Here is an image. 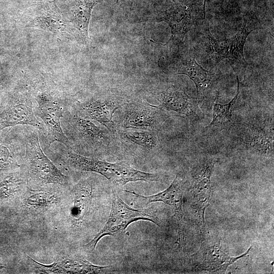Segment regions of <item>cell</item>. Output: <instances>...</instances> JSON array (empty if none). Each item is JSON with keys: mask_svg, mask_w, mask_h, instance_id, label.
<instances>
[{"mask_svg": "<svg viewBox=\"0 0 274 274\" xmlns=\"http://www.w3.org/2000/svg\"><path fill=\"white\" fill-rule=\"evenodd\" d=\"M58 156L70 168L99 174L119 187L132 182L163 181L162 175L137 170L125 161L111 163L79 154L65 147L60 150Z\"/></svg>", "mask_w": 274, "mask_h": 274, "instance_id": "cell-1", "label": "cell"}, {"mask_svg": "<svg viewBox=\"0 0 274 274\" xmlns=\"http://www.w3.org/2000/svg\"><path fill=\"white\" fill-rule=\"evenodd\" d=\"M160 102L158 107L181 115L190 117L196 115L197 102L191 98L185 91L172 86L161 92L157 98Z\"/></svg>", "mask_w": 274, "mask_h": 274, "instance_id": "cell-17", "label": "cell"}, {"mask_svg": "<svg viewBox=\"0 0 274 274\" xmlns=\"http://www.w3.org/2000/svg\"><path fill=\"white\" fill-rule=\"evenodd\" d=\"M206 2H207V0H204L203 6V18H205V16H206Z\"/></svg>", "mask_w": 274, "mask_h": 274, "instance_id": "cell-23", "label": "cell"}, {"mask_svg": "<svg viewBox=\"0 0 274 274\" xmlns=\"http://www.w3.org/2000/svg\"><path fill=\"white\" fill-rule=\"evenodd\" d=\"M100 0H56L60 15L71 22L81 38H88V26L91 12Z\"/></svg>", "mask_w": 274, "mask_h": 274, "instance_id": "cell-13", "label": "cell"}, {"mask_svg": "<svg viewBox=\"0 0 274 274\" xmlns=\"http://www.w3.org/2000/svg\"><path fill=\"white\" fill-rule=\"evenodd\" d=\"M251 248L252 246L250 247L245 253L237 257H230L223 251L220 242L212 244L204 240L193 255L194 267L197 270L224 273L229 266L246 256Z\"/></svg>", "mask_w": 274, "mask_h": 274, "instance_id": "cell-10", "label": "cell"}, {"mask_svg": "<svg viewBox=\"0 0 274 274\" xmlns=\"http://www.w3.org/2000/svg\"><path fill=\"white\" fill-rule=\"evenodd\" d=\"M63 131L70 144V149L78 145L96 150L110 143L109 132L89 119L64 111L61 121Z\"/></svg>", "mask_w": 274, "mask_h": 274, "instance_id": "cell-5", "label": "cell"}, {"mask_svg": "<svg viewBox=\"0 0 274 274\" xmlns=\"http://www.w3.org/2000/svg\"><path fill=\"white\" fill-rule=\"evenodd\" d=\"M73 199L70 208V217L75 225H80L87 219L91 209L93 184L91 180L79 182L73 190Z\"/></svg>", "mask_w": 274, "mask_h": 274, "instance_id": "cell-18", "label": "cell"}, {"mask_svg": "<svg viewBox=\"0 0 274 274\" xmlns=\"http://www.w3.org/2000/svg\"><path fill=\"white\" fill-rule=\"evenodd\" d=\"M36 273H105L113 270V266H98L77 256L59 258L51 264L46 265L27 256Z\"/></svg>", "mask_w": 274, "mask_h": 274, "instance_id": "cell-12", "label": "cell"}, {"mask_svg": "<svg viewBox=\"0 0 274 274\" xmlns=\"http://www.w3.org/2000/svg\"><path fill=\"white\" fill-rule=\"evenodd\" d=\"M260 22L253 17L244 16L241 29L230 38L216 40L212 35L209 27L208 36L211 48L212 58L216 63L225 58H234L240 62L246 68L247 62L244 55V47L249 34L260 28Z\"/></svg>", "mask_w": 274, "mask_h": 274, "instance_id": "cell-7", "label": "cell"}, {"mask_svg": "<svg viewBox=\"0 0 274 274\" xmlns=\"http://www.w3.org/2000/svg\"><path fill=\"white\" fill-rule=\"evenodd\" d=\"M185 181L183 177L177 175L169 186L164 190L155 194L143 196L134 192L123 190L133 194L137 202L143 206H147L151 202H162L172 207L174 212L177 224L178 247L182 249L185 244L184 214L182 210V198Z\"/></svg>", "mask_w": 274, "mask_h": 274, "instance_id": "cell-8", "label": "cell"}, {"mask_svg": "<svg viewBox=\"0 0 274 274\" xmlns=\"http://www.w3.org/2000/svg\"><path fill=\"white\" fill-rule=\"evenodd\" d=\"M122 138L127 143L144 149L153 150L158 145V138L153 130L133 129L125 130Z\"/></svg>", "mask_w": 274, "mask_h": 274, "instance_id": "cell-20", "label": "cell"}, {"mask_svg": "<svg viewBox=\"0 0 274 274\" xmlns=\"http://www.w3.org/2000/svg\"><path fill=\"white\" fill-rule=\"evenodd\" d=\"M59 192L27 188L22 196V207L33 214H43L56 207L61 200Z\"/></svg>", "mask_w": 274, "mask_h": 274, "instance_id": "cell-19", "label": "cell"}, {"mask_svg": "<svg viewBox=\"0 0 274 274\" xmlns=\"http://www.w3.org/2000/svg\"><path fill=\"white\" fill-rule=\"evenodd\" d=\"M173 1H174V2H176V1H177V0H173Z\"/></svg>", "mask_w": 274, "mask_h": 274, "instance_id": "cell-25", "label": "cell"}, {"mask_svg": "<svg viewBox=\"0 0 274 274\" xmlns=\"http://www.w3.org/2000/svg\"><path fill=\"white\" fill-rule=\"evenodd\" d=\"M29 125L47 132L46 127L37 118L31 97L22 94L10 98L0 113V131L17 125Z\"/></svg>", "mask_w": 274, "mask_h": 274, "instance_id": "cell-9", "label": "cell"}, {"mask_svg": "<svg viewBox=\"0 0 274 274\" xmlns=\"http://www.w3.org/2000/svg\"><path fill=\"white\" fill-rule=\"evenodd\" d=\"M139 220L151 221L157 226H160V224L158 218L149 209H133L126 204L117 194L114 193L108 221L93 238L84 245V249L88 252H93L102 237L120 233L129 224Z\"/></svg>", "mask_w": 274, "mask_h": 274, "instance_id": "cell-3", "label": "cell"}, {"mask_svg": "<svg viewBox=\"0 0 274 274\" xmlns=\"http://www.w3.org/2000/svg\"><path fill=\"white\" fill-rule=\"evenodd\" d=\"M214 164V162L210 161L203 167L195 179L192 187V204L195 221L203 237L209 233L204 220V213L212 196L211 177Z\"/></svg>", "mask_w": 274, "mask_h": 274, "instance_id": "cell-11", "label": "cell"}, {"mask_svg": "<svg viewBox=\"0 0 274 274\" xmlns=\"http://www.w3.org/2000/svg\"><path fill=\"white\" fill-rule=\"evenodd\" d=\"M155 20L165 22L171 30V39H182L195 25V19L189 8L180 3H176L166 11L158 14Z\"/></svg>", "mask_w": 274, "mask_h": 274, "instance_id": "cell-16", "label": "cell"}, {"mask_svg": "<svg viewBox=\"0 0 274 274\" xmlns=\"http://www.w3.org/2000/svg\"><path fill=\"white\" fill-rule=\"evenodd\" d=\"M237 87L234 97L229 102L225 104L215 103L213 107V118L210 123V127H219L227 124L231 121L232 110L237 102L240 92L239 80L236 76Z\"/></svg>", "mask_w": 274, "mask_h": 274, "instance_id": "cell-21", "label": "cell"}, {"mask_svg": "<svg viewBox=\"0 0 274 274\" xmlns=\"http://www.w3.org/2000/svg\"><path fill=\"white\" fill-rule=\"evenodd\" d=\"M123 103L112 98H92L78 105L77 115L89 120H94L111 132L115 131L113 114Z\"/></svg>", "mask_w": 274, "mask_h": 274, "instance_id": "cell-14", "label": "cell"}, {"mask_svg": "<svg viewBox=\"0 0 274 274\" xmlns=\"http://www.w3.org/2000/svg\"><path fill=\"white\" fill-rule=\"evenodd\" d=\"M158 63L165 73L185 75L194 82L198 104L206 99L210 93L215 82L216 74L204 69L194 57L181 52L170 59L162 58Z\"/></svg>", "mask_w": 274, "mask_h": 274, "instance_id": "cell-4", "label": "cell"}, {"mask_svg": "<svg viewBox=\"0 0 274 274\" xmlns=\"http://www.w3.org/2000/svg\"><path fill=\"white\" fill-rule=\"evenodd\" d=\"M158 107L131 102L125 107L122 124L128 128L153 130L158 123Z\"/></svg>", "mask_w": 274, "mask_h": 274, "instance_id": "cell-15", "label": "cell"}, {"mask_svg": "<svg viewBox=\"0 0 274 274\" xmlns=\"http://www.w3.org/2000/svg\"><path fill=\"white\" fill-rule=\"evenodd\" d=\"M37 105L34 112L43 122L47 129L45 136L48 148L57 142L70 149L69 141L61 127V121L64 114V108L59 98L49 90H41L35 95Z\"/></svg>", "mask_w": 274, "mask_h": 274, "instance_id": "cell-6", "label": "cell"}, {"mask_svg": "<svg viewBox=\"0 0 274 274\" xmlns=\"http://www.w3.org/2000/svg\"><path fill=\"white\" fill-rule=\"evenodd\" d=\"M273 129L269 131L263 129L252 131L247 139L251 150L262 152H272L273 149Z\"/></svg>", "mask_w": 274, "mask_h": 274, "instance_id": "cell-22", "label": "cell"}, {"mask_svg": "<svg viewBox=\"0 0 274 274\" xmlns=\"http://www.w3.org/2000/svg\"><path fill=\"white\" fill-rule=\"evenodd\" d=\"M25 154L22 170L28 182L41 186L49 184L64 185L67 178L44 153L39 141L37 129L23 132Z\"/></svg>", "mask_w": 274, "mask_h": 274, "instance_id": "cell-2", "label": "cell"}, {"mask_svg": "<svg viewBox=\"0 0 274 274\" xmlns=\"http://www.w3.org/2000/svg\"><path fill=\"white\" fill-rule=\"evenodd\" d=\"M119 1H126V0H118L117 2H118Z\"/></svg>", "mask_w": 274, "mask_h": 274, "instance_id": "cell-24", "label": "cell"}]
</instances>
